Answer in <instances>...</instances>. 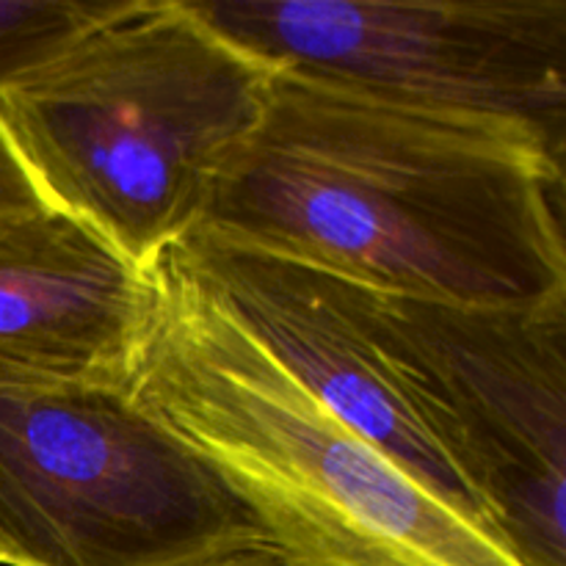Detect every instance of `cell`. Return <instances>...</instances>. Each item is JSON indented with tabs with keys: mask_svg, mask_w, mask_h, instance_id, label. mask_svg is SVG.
<instances>
[{
	"mask_svg": "<svg viewBox=\"0 0 566 566\" xmlns=\"http://www.w3.org/2000/svg\"><path fill=\"white\" fill-rule=\"evenodd\" d=\"M274 75L188 0H122L0 88V125L50 208L149 265L197 227Z\"/></svg>",
	"mask_w": 566,
	"mask_h": 566,
	"instance_id": "3957f363",
	"label": "cell"
},
{
	"mask_svg": "<svg viewBox=\"0 0 566 566\" xmlns=\"http://www.w3.org/2000/svg\"><path fill=\"white\" fill-rule=\"evenodd\" d=\"M348 287L497 539L566 566V298L470 310Z\"/></svg>",
	"mask_w": 566,
	"mask_h": 566,
	"instance_id": "8992f818",
	"label": "cell"
},
{
	"mask_svg": "<svg viewBox=\"0 0 566 566\" xmlns=\"http://www.w3.org/2000/svg\"><path fill=\"white\" fill-rule=\"evenodd\" d=\"M0 564H3V566H11V564H9V553H6V547H3V545H0Z\"/></svg>",
	"mask_w": 566,
	"mask_h": 566,
	"instance_id": "7c38bea8",
	"label": "cell"
},
{
	"mask_svg": "<svg viewBox=\"0 0 566 566\" xmlns=\"http://www.w3.org/2000/svg\"><path fill=\"white\" fill-rule=\"evenodd\" d=\"M197 566H326L313 558H304L298 553L285 551L280 545H271V542H258V545L238 547V551H227L221 556L208 558V562Z\"/></svg>",
	"mask_w": 566,
	"mask_h": 566,
	"instance_id": "8fae6325",
	"label": "cell"
},
{
	"mask_svg": "<svg viewBox=\"0 0 566 566\" xmlns=\"http://www.w3.org/2000/svg\"><path fill=\"white\" fill-rule=\"evenodd\" d=\"M39 208H48V202L42 199L36 182L31 180L14 144L0 125V221L33 213Z\"/></svg>",
	"mask_w": 566,
	"mask_h": 566,
	"instance_id": "30bf717a",
	"label": "cell"
},
{
	"mask_svg": "<svg viewBox=\"0 0 566 566\" xmlns=\"http://www.w3.org/2000/svg\"><path fill=\"white\" fill-rule=\"evenodd\" d=\"M274 70L566 153V0H188Z\"/></svg>",
	"mask_w": 566,
	"mask_h": 566,
	"instance_id": "5b68a950",
	"label": "cell"
},
{
	"mask_svg": "<svg viewBox=\"0 0 566 566\" xmlns=\"http://www.w3.org/2000/svg\"><path fill=\"white\" fill-rule=\"evenodd\" d=\"M122 0H0V88L44 64Z\"/></svg>",
	"mask_w": 566,
	"mask_h": 566,
	"instance_id": "9c48e42d",
	"label": "cell"
},
{
	"mask_svg": "<svg viewBox=\"0 0 566 566\" xmlns=\"http://www.w3.org/2000/svg\"><path fill=\"white\" fill-rule=\"evenodd\" d=\"M169 247L216 304L315 401L437 501L495 536L479 497L376 343L348 282L199 230Z\"/></svg>",
	"mask_w": 566,
	"mask_h": 566,
	"instance_id": "52a82bcc",
	"label": "cell"
},
{
	"mask_svg": "<svg viewBox=\"0 0 566 566\" xmlns=\"http://www.w3.org/2000/svg\"><path fill=\"white\" fill-rule=\"evenodd\" d=\"M263 528L130 390L0 363V545L11 566H197Z\"/></svg>",
	"mask_w": 566,
	"mask_h": 566,
	"instance_id": "277c9868",
	"label": "cell"
},
{
	"mask_svg": "<svg viewBox=\"0 0 566 566\" xmlns=\"http://www.w3.org/2000/svg\"><path fill=\"white\" fill-rule=\"evenodd\" d=\"M155 313L149 265L55 208L0 221V363L130 390Z\"/></svg>",
	"mask_w": 566,
	"mask_h": 566,
	"instance_id": "ba28073f",
	"label": "cell"
},
{
	"mask_svg": "<svg viewBox=\"0 0 566 566\" xmlns=\"http://www.w3.org/2000/svg\"><path fill=\"white\" fill-rule=\"evenodd\" d=\"M193 230L387 296L470 310L566 298L564 160L545 144L285 70Z\"/></svg>",
	"mask_w": 566,
	"mask_h": 566,
	"instance_id": "6da1fadb",
	"label": "cell"
},
{
	"mask_svg": "<svg viewBox=\"0 0 566 566\" xmlns=\"http://www.w3.org/2000/svg\"><path fill=\"white\" fill-rule=\"evenodd\" d=\"M130 398L191 448L271 545L326 566H523L293 381L171 247Z\"/></svg>",
	"mask_w": 566,
	"mask_h": 566,
	"instance_id": "7a4b0ae2",
	"label": "cell"
}]
</instances>
